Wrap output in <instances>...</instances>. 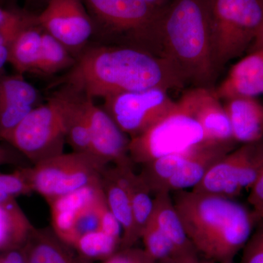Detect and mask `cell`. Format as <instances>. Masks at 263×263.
Instances as JSON below:
<instances>
[{
	"label": "cell",
	"mask_w": 263,
	"mask_h": 263,
	"mask_svg": "<svg viewBox=\"0 0 263 263\" xmlns=\"http://www.w3.org/2000/svg\"><path fill=\"white\" fill-rule=\"evenodd\" d=\"M173 201L197 253L215 263H233L257 220L253 211L235 199L181 190Z\"/></svg>",
	"instance_id": "obj_2"
},
{
	"label": "cell",
	"mask_w": 263,
	"mask_h": 263,
	"mask_svg": "<svg viewBox=\"0 0 263 263\" xmlns=\"http://www.w3.org/2000/svg\"><path fill=\"white\" fill-rule=\"evenodd\" d=\"M221 100L237 97L257 98L263 95V48L232 66L226 79L216 88Z\"/></svg>",
	"instance_id": "obj_16"
},
{
	"label": "cell",
	"mask_w": 263,
	"mask_h": 263,
	"mask_svg": "<svg viewBox=\"0 0 263 263\" xmlns=\"http://www.w3.org/2000/svg\"><path fill=\"white\" fill-rule=\"evenodd\" d=\"M205 141L200 124L179 106L139 136L129 138V157L135 164L147 163Z\"/></svg>",
	"instance_id": "obj_8"
},
{
	"label": "cell",
	"mask_w": 263,
	"mask_h": 263,
	"mask_svg": "<svg viewBox=\"0 0 263 263\" xmlns=\"http://www.w3.org/2000/svg\"><path fill=\"white\" fill-rule=\"evenodd\" d=\"M6 164H15L21 167H27L26 164L22 163L21 156L17 155L13 150L8 147L0 145V166Z\"/></svg>",
	"instance_id": "obj_39"
},
{
	"label": "cell",
	"mask_w": 263,
	"mask_h": 263,
	"mask_svg": "<svg viewBox=\"0 0 263 263\" xmlns=\"http://www.w3.org/2000/svg\"><path fill=\"white\" fill-rule=\"evenodd\" d=\"M94 32L115 46H129L161 56L159 32L164 9L145 0H82Z\"/></svg>",
	"instance_id": "obj_4"
},
{
	"label": "cell",
	"mask_w": 263,
	"mask_h": 263,
	"mask_svg": "<svg viewBox=\"0 0 263 263\" xmlns=\"http://www.w3.org/2000/svg\"><path fill=\"white\" fill-rule=\"evenodd\" d=\"M65 90L44 105H37L3 141L32 165L63 153L67 134Z\"/></svg>",
	"instance_id": "obj_6"
},
{
	"label": "cell",
	"mask_w": 263,
	"mask_h": 263,
	"mask_svg": "<svg viewBox=\"0 0 263 263\" xmlns=\"http://www.w3.org/2000/svg\"><path fill=\"white\" fill-rule=\"evenodd\" d=\"M0 263H28L25 247L14 250L0 251Z\"/></svg>",
	"instance_id": "obj_38"
},
{
	"label": "cell",
	"mask_w": 263,
	"mask_h": 263,
	"mask_svg": "<svg viewBox=\"0 0 263 263\" xmlns=\"http://www.w3.org/2000/svg\"><path fill=\"white\" fill-rule=\"evenodd\" d=\"M134 166H117L105 168L100 180L102 191L109 209L122 228L121 248L131 247L133 221L127 169Z\"/></svg>",
	"instance_id": "obj_15"
},
{
	"label": "cell",
	"mask_w": 263,
	"mask_h": 263,
	"mask_svg": "<svg viewBox=\"0 0 263 263\" xmlns=\"http://www.w3.org/2000/svg\"><path fill=\"white\" fill-rule=\"evenodd\" d=\"M100 230L122 240V226L109 209L104 196L100 202Z\"/></svg>",
	"instance_id": "obj_35"
},
{
	"label": "cell",
	"mask_w": 263,
	"mask_h": 263,
	"mask_svg": "<svg viewBox=\"0 0 263 263\" xmlns=\"http://www.w3.org/2000/svg\"><path fill=\"white\" fill-rule=\"evenodd\" d=\"M60 83L91 99L153 88L181 90L186 84L167 59L115 45L87 50Z\"/></svg>",
	"instance_id": "obj_1"
},
{
	"label": "cell",
	"mask_w": 263,
	"mask_h": 263,
	"mask_svg": "<svg viewBox=\"0 0 263 263\" xmlns=\"http://www.w3.org/2000/svg\"><path fill=\"white\" fill-rule=\"evenodd\" d=\"M212 2L171 0L161 18V55L194 86L213 87L218 76L211 43Z\"/></svg>",
	"instance_id": "obj_3"
},
{
	"label": "cell",
	"mask_w": 263,
	"mask_h": 263,
	"mask_svg": "<svg viewBox=\"0 0 263 263\" xmlns=\"http://www.w3.org/2000/svg\"><path fill=\"white\" fill-rule=\"evenodd\" d=\"M102 263H157L144 249L131 247L120 249Z\"/></svg>",
	"instance_id": "obj_34"
},
{
	"label": "cell",
	"mask_w": 263,
	"mask_h": 263,
	"mask_svg": "<svg viewBox=\"0 0 263 263\" xmlns=\"http://www.w3.org/2000/svg\"><path fill=\"white\" fill-rule=\"evenodd\" d=\"M76 63L69 49L54 37L43 32L41 53L36 72L45 75H53Z\"/></svg>",
	"instance_id": "obj_26"
},
{
	"label": "cell",
	"mask_w": 263,
	"mask_h": 263,
	"mask_svg": "<svg viewBox=\"0 0 263 263\" xmlns=\"http://www.w3.org/2000/svg\"><path fill=\"white\" fill-rule=\"evenodd\" d=\"M141 239L143 240L144 250L157 262L177 254L173 242L152 219L143 230Z\"/></svg>",
	"instance_id": "obj_29"
},
{
	"label": "cell",
	"mask_w": 263,
	"mask_h": 263,
	"mask_svg": "<svg viewBox=\"0 0 263 263\" xmlns=\"http://www.w3.org/2000/svg\"><path fill=\"white\" fill-rule=\"evenodd\" d=\"M177 102L200 124L205 141L237 143L224 105L214 88L194 86L183 91Z\"/></svg>",
	"instance_id": "obj_12"
},
{
	"label": "cell",
	"mask_w": 263,
	"mask_h": 263,
	"mask_svg": "<svg viewBox=\"0 0 263 263\" xmlns=\"http://www.w3.org/2000/svg\"><path fill=\"white\" fill-rule=\"evenodd\" d=\"M262 168L263 138L230 152L191 190L235 199L251 190Z\"/></svg>",
	"instance_id": "obj_9"
},
{
	"label": "cell",
	"mask_w": 263,
	"mask_h": 263,
	"mask_svg": "<svg viewBox=\"0 0 263 263\" xmlns=\"http://www.w3.org/2000/svg\"><path fill=\"white\" fill-rule=\"evenodd\" d=\"M90 126V152L107 164L135 166L129 157V138L118 127L108 112L86 97Z\"/></svg>",
	"instance_id": "obj_13"
},
{
	"label": "cell",
	"mask_w": 263,
	"mask_h": 263,
	"mask_svg": "<svg viewBox=\"0 0 263 263\" xmlns=\"http://www.w3.org/2000/svg\"><path fill=\"white\" fill-rule=\"evenodd\" d=\"M9 13L10 11H7V10H3L0 8V25L5 22V19L9 15Z\"/></svg>",
	"instance_id": "obj_42"
},
{
	"label": "cell",
	"mask_w": 263,
	"mask_h": 263,
	"mask_svg": "<svg viewBox=\"0 0 263 263\" xmlns=\"http://www.w3.org/2000/svg\"><path fill=\"white\" fill-rule=\"evenodd\" d=\"M34 15L10 11L5 22L0 25V70L8 63L10 48L22 29L32 24Z\"/></svg>",
	"instance_id": "obj_31"
},
{
	"label": "cell",
	"mask_w": 263,
	"mask_h": 263,
	"mask_svg": "<svg viewBox=\"0 0 263 263\" xmlns=\"http://www.w3.org/2000/svg\"><path fill=\"white\" fill-rule=\"evenodd\" d=\"M233 139L237 143H254L263 138V104L257 98L237 97L224 100Z\"/></svg>",
	"instance_id": "obj_18"
},
{
	"label": "cell",
	"mask_w": 263,
	"mask_h": 263,
	"mask_svg": "<svg viewBox=\"0 0 263 263\" xmlns=\"http://www.w3.org/2000/svg\"><path fill=\"white\" fill-rule=\"evenodd\" d=\"M38 98L37 89L23 76L16 74L0 78V105L35 108Z\"/></svg>",
	"instance_id": "obj_28"
},
{
	"label": "cell",
	"mask_w": 263,
	"mask_h": 263,
	"mask_svg": "<svg viewBox=\"0 0 263 263\" xmlns=\"http://www.w3.org/2000/svg\"><path fill=\"white\" fill-rule=\"evenodd\" d=\"M191 148L163 156L142 164L140 176L153 196L167 192L169 181L186 160Z\"/></svg>",
	"instance_id": "obj_25"
},
{
	"label": "cell",
	"mask_w": 263,
	"mask_h": 263,
	"mask_svg": "<svg viewBox=\"0 0 263 263\" xmlns=\"http://www.w3.org/2000/svg\"><path fill=\"white\" fill-rule=\"evenodd\" d=\"M127 177L130 193L133 230L131 245L134 247L141 238L143 230L153 214L154 197L134 167L127 169Z\"/></svg>",
	"instance_id": "obj_24"
},
{
	"label": "cell",
	"mask_w": 263,
	"mask_h": 263,
	"mask_svg": "<svg viewBox=\"0 0 263 263\" xmlns=\"http://www.w3.org/2000/svg\"><path fill=\"white\" fill-rule=\"evenodd\" d=\"M34 228L17 200L0 204V251L24 248Z\"/></svg>",
	"instance_id": "obj_22"
},
{
	"label": "cell",
	"mask_w": 263,
	"mask_h": 263,
	"mask_svg": "<svg viewBox=\"0 0 263 263\" xmlns=\"http://www.w3.org/2000/svg\"><path fill=\"white\" fill-rule=\"evenodd\" d=\"M66 142L72 152H90L91 136L86 97L66 86Z\"/></svg>",
	"instance_id": "obj_21"
},
{
	"label": "cell",
	"mask_w": 263,
	"mask_h": 263,
	"mask_svg": "<svg viewBox=\"0 0 263 263\" xmlns=\"http://www.w3.org/2000/svg\"><path fill=\"white\" fill-rule=\"evenodd\" d=\"M29 167H18L9 174H0V204L33 193Z\"/></svg>",
	"instance_id": "obj_30"
},
{
	"label": "cell",
	"mask_w": 263,
	"mask_h": 263,
	"mask_svg": "<svg viewBox=\"0 0 263 263\" xmlns=\"http://www.w3.org/2000/svg\"><path fill=\"white\" fill-rule=\"evenodd\" d=\"M248 202L258 223L263 219V168L249 190Z\"/></svg>",
	"instance_id": "obj_36"
},
{
	"label": "cell",
	"mask_w": 263,
	"mask_h": 263,
	"mask_svg": "<svg viewBox=\"0 0 263 263\" xmlns=\"http://www.w3.org/2000/svg\"><path fill=\"white\" fill-rule=\"evenodd\" d=\"M157 263H215L209 259L200 257L197 252L191 253L179 254L172 256L169 258L160 261Z\"/></svg>",
	"instance_id": "obj_37"
},
{
	"label": "cell",
	"mask_w": 263,
	"mask_h": 263,
	"mask_svg": "<svg viewBox=\"0 0 263 263\" xmlns=\"http://www.w3.org/2000/svg\"><path fill=\"white\" fill-rule=\"evenodd\" d=\"M108 164L91 152H72L31 165L33 193L49 202L57 197L100 182Z\"/></svg>",
	"instance_id": "obj_7"
},
{
	"label": "cell",
	"mask_w": 263,
	"mask_h": 263,
	"mask_svg": "<svg viewBox=\"0 0 263 263\" xmlns=\"http://www.w3.org/2000/svg\"><path fill=\"white\" fill-rule=\"evenodd\" d=\"M152 219L173 242L177 254L197 252L185 232L171 193L162 192L154 195Z\"/></svg>",
	"instance_id": "obj_20"
},
{
	"label": "cell",
	"mask_w": 263,
	"mask_h": 263,
	"mask_svg": "<svg viewBox=\"0 0 263 263\" xmlns=\"http://www.w3.org/2000/svg\"><path fill=\"white\" fill-rule=\"evenodd\" d=\"M36 23L68 48L82 47L94 34V26L82 0H49Z\"/></svg>",
	"instance_id": "obj_11"
},
{
	"label": "cell",
	"mask_w": 263,
	"mask_h": 263,
	"mask_svg": "<svg viewBox=\"0 0 263 263\" xmlns=\"http://www.w3.org/2000/svg\"><path fill=\"white\" fill-rule=\"evenodd\" d=\"M103 196L102 191L97 200L89 206L85 208L76 218L73 227L76 240L81 235L100 230V202Z\"/></svg>",
	"instance_id": "obj_32"
},
{
	"label": "cell",
	"mask_w": 263,
	"mask_h": 263,
	"mask_svg": "<svg viewBox=\"0 0 263 263\" xmlns=\"http://www.w3.org/2000/svg\"><path fill=\"white\" fill-rule=\"evenodd\" d=\"M238 263H263V219L256 224Z\"/></svg>",
	"instance_id": "obj_33"
},
{
	"label": "cell",
	"mask_w": 263,
	"mask_h": 263,
	"mask_svg": "<svg viewBox=\"0 0 263 263\" xmlns=\"http://www.w3.org/2000/svg\"><path fill=\"white\" fill-rule=\"evenodd\" d=\"M102 193L100 182L66 194L48 202L51 228L59 238L73 247L76 240L73 227L76 218L93 203Z\"/></svg>",
	"instance_id": "obj_17"
},
{
	"label": "cell",
	"mask_w": 263,
	"mask_h": 263,
	"mask_svg": "<svg viewBox=\"0 0 263 263\" xmlns=\"http://www.w3.org/2000/svg\"><path fill=\"white\" fill-rule=\"evenodd\" d=\"M235 143L202 141L192 147L190 155L167 184V192L193 189L224 156L235 148Z\"/></svg>",
	"instance_id": "obj_14"
},
{
	"label": "cell",
	"mask_w": 263,
	"mask_h": 263,
	"mask_svg": "<svg viewBox=\"0 0 263 263\" xmlns=\"http://www.w3.org/2000/svg\"><path fill=\"white\" fill-rule=\"evenodd\" d=\"M121 242V239L100 230L80 235L73 248L85 258L103 262L120 249Z\"/></svg>",
	"instance_id": "obj_27"
},
{
	"label": "cell",
	"mask_w": 263,
	"mask_h": 263,
	"mask_svg": "<svg viewBox=\"0 0 263 263\" xmlns=\"http://www.w3.org/2000/svg\"><path fill=\"white\" fill-rule=\"evenodd\" d=\"M263 48V27L262 30L260 31L258 36L254 41L253 44L249 48L248 52L255 51L259 48Z\"/></svg>",
	"instance_id": "obj_40"
},
{
	"label": "cell",
	"mask_w": 263,
	"mask_h": 263,
	"mask_svg": "<svg viewBox=\"0 0 263 263\" xmlns=\"http://www.w3.org/2000/svg\"><path fill=\"white\" fill-rule=\"evenodd\" d=\"M41 29L34 15L32 23L22 29L13 41L8 63L13 66L19 75L36 72L42 43L43 32Z\"/></svg>",
	"instance_id": "obj_23"
},
{
	"label": "cell",
	"mask_w": 263,
	"mask_h": 263,
	"mask_svg": "<svg viewBox=\"0 0 263 263\" xmlns=\"http://www.w3.org/2000/svg\"><path fill=\"white\" fill-rule=\"evenodd\" d=\"M177 107L168 91L159 88L129 91L104 99L103 108L129 138L160 122Z\"/></svg>",
	"instance_id": "obj_10"
},
{
	"label": "cell",
	"mask_w": 263,
	"mask_h": 263,
	"mask_svg": "<svg viewBox=\"0 0 263 263\" xmlns=\"http://www.w3.org/2000/svg\"><path fill=\"white\" fill-rule=\"evenodd\" d=\"M25 249L28 263H94L59 238L51 227L34 228Z\"/></svg>",
	"instance_id": "obj_19"
},
{
	"label": "cell",
	"mask_w": 263,
	"mask_h": 263,
	"mask_svg": "<svg viewBox=\"0 0 263 263\" xmlns=\"http://www.w3.org/2000/svg\"><path fill=\"white\" fill-rule=\"evenodd\" d=\"M262 27L263 0H212L211 43L217 75L249 51Z\"/></svg>",
	"instance_id": "obj_5"
},
{
	"label": "cell",
	"mask_w": 263,
	"mask_h": 263,
	"mask_svg": "<svg viewBox=\"0 0 263 263\" xmlns=\"http://www.w3.org/2000/svg\"><path fill=\"white\" fill-rule=\"evenodd\" d=\"M145 1L158 9H164L169 4L171 0H145Z\"/></svg>",
	"instance_id": "obj_41"
}]
</instances>
